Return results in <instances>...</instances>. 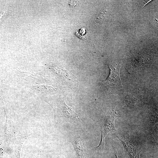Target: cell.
Here are the masks:
<instances>
[{
	"mask_svg": "<svg viewBox=\"0 0 158 158\" xmlns=\"http://www.w3.org/2000/svg\"><path fill=\"white\" fill-rule=\"evenodd\" d=\"M75 152L79 158L84 157V144L79 136H76L72 143Z\"/></svg>",
	"mask_w": 158,
	"mask_h": 158,
	"instance_id": "cell-6",
	"label": "cell"
},
{
	"mask_svg": "<svg viewBox=\"0 0 158 158\" xmlns=\"http://www.w3.org/2000/svg\"><path fill=\"white\" fill-rule=\"evenodd\" d=\"M116 136L121 142L125 153L130 158H140V154L143 151V147L138 141L119 131L116 134Z\"/></svg>",
	"mask_w": 158,
	"mask_h": 158,
	"instance_id": "cell-2",
	"label": "cell"
},
{
	"mask_svg": "<svg viewBox=\"0 0 158 158\" xmlns=\"http://www.w3.org/2000/svg\"><path fill=\"white\" fill-rule=\"evenodd\" d=\"M56 116L59 121L62 123H77L81 119L73 108L67 105L65 101L58 103L56 110Z\"/></svg>",
	"mask_w": 158,
	"mask_h": 158,
	"instance_id": "cell-4",
	"label": "cell"
},
{
	"mask_svg": "<svg viewBox=\"0 0 158 158\" xmlns=\"http://www.w3.org/2000/svg\"><path fill=\"white\" fill-rule=\"evenodd\" d=\"M110 70L108 77L103 81L106 88L107 94L119 93L123 90L120 79L119 72L120 67L108 66Z\"/></svg>",
	"mask_w": 158,
	"mask_h": 158,
	"instance_id": "cell-1",
	"label": "cell"
},
{
	"mask_svg": "<svg viewBox=\"0 0 158 158\" xmlns=\"http://www.w3.org/2000/svg\"><path fill=\"white\" fill-rule=\"evenodd\" d=\"M105 13V11H104L103 12H102L100 14L99 16H98L96 18V21L98 23H100L102 21V20L104 17Z\"/></svg>",
	"mask_w": 158,
	"mask_h": 158,
	"instance_id": "cell-7",
	"label": "cell"
},
{
	"mask_svg": "<svg viewBox=\"0 0 158 158\" xmlns=\"http://www.w3.org/2000/svg\"><path fill=\"white\" fill-rule=\"evenodd\" d=\"M15 71L18 76L27 83L37 84L39 83L40 81L39 76L34 73L23 71L17 68Z\"/></svg>",
	"mask_w": 158,
	"mask_h": 158,
	"instance_id": "cell-5",
	"label": "cell"
},
{
	"mask_svg": "<svg viewBox=\"0 0 158 158\" xmlns=\"http://www.w3.org/2000/svg\"><path fill=\"white\" fill-rule=\"evenodd\" d=\"M120 116L117 115L114 109L110 110L103 119L101 124V138L99 145L96 148L103 151L104 147L105 137L110 131H119L115 127L114 122L116 119Z\"/></svg>",
	"mask_w": 158,
	"mask_h": 158,
	"instance_id": "cell-3",
	"label": "cell"
},
{
	"mask_svg": "<svg viewBox=\"0 0 158 158\" xmlns=\"http://www.w3.org/2000/svg\"><path fill=\"white\" fill-rule=\"evenodd\" d=\"M115 153V158H124L121 156L118 153L117 151L114 147L112 146Z\"/></svg>",
	"mask_w": 158,
	"mask_h": 158,
	"instance_id": "cell-8",
	"label": "cell"
}]
</instances>
